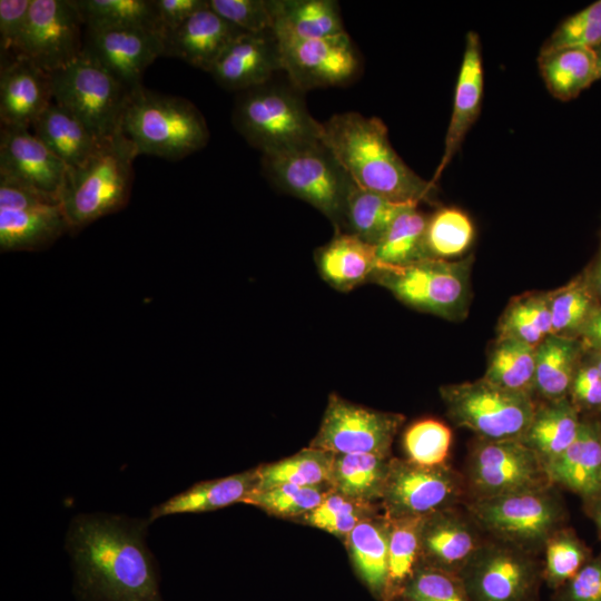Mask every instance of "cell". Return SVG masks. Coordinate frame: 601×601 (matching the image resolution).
<instances>
[{
  "mask_svg": "<svg viewBox=\"0 0 601 601\" xmlns=\"http://www.w3.org/2000/svg\"><path fill=\"white\" fill-rule=\"evenodd\" d=\"M149 519L93 513L72 519L66 535L76 601H165L146 543Z\"/></svg>",
  "mask_w": 601,
  "mask_h": 601,
  "instance_id": "obj_1",
  "label": "cell"
},
{
  "mask_svg": "<svg viewBox=\"0 0 601 601\" xmlns=\"http://www.w3.org/2000/svg\"><path fill=\"white\" fill-rule=\"evenodd\" d=\"M321 140L358 188L397 201H434L436 185L402 160L382 119L356 111L333 115L322 122Z\"/></svg>",
  "mask_w": 601,
  "mask_h": 601,
  "instance_id": "obj_2",
  "label": "cell"
},
{
  "mask_svg": "<svg viewBox=\"0 0 601 601\" xmlns=\"http://www.w3.org/2000/svg\"><path fill=\"white\" fill-rule=\"evenodd\" d=\"M137 156L135 145L120 129L104 139L83 164L69 168L59 201L70 233L75 234L128 204Z\"/></svg>",
  "mask_w": 601,
  "mask_h": 601,
  "instance_id": "obj_3",
  "label": "cell"
},
{
  "mask_svg": "<svg viewBox=\"0 0 601 601\" xmlns=\"http://www.w3.org/2000/svg\"><path fill=\"white\" fill-rule=\"evenodd\" d=\"M120 128L139 155L168 160L185 158L209 140L206 120L191 101L145 87L129 95Z\"/></svg>",
  "mask_w": 601,
  "mask_h": 601,
  "instance_id": "obj_4",
  "label": "cell"
},
{
  "mask_svg": "<svg viewBox=\"0 0 601 601\" xmlns=\"http://www.w3.org/2000/svg\"><path fill=\"white\" fill-rule=\"evenodd\" d=\"M300 92L270 81L238 92L235 129L262 155L322 141V122L312 117Z\"/></svg>",
  "mask_w": 601,
  "mask_h": 601,
  "instance_id": "obj_5",
  "label": "cell"
},
{
  "mask_svg": "<svg viewBox=\"0 0 601 601\" xmlns=\"http://www.w3.org/2000/svg\"><path fill=\"white\" fill-rule=\"evenodd\" d=\"M262 166L274 186L312 205L333 223L336 231H343L353 183L322 141L263 154Z\"/></svg>",
  "mask_w": 601,
  "mask_h": 601,
  "instance_id": "obj_6",
  "label": "cell"
},
{
  "mask_svg": "<svg viewBox=\"0 0 601 601\" xmlns=\"http://www.w3.org/2000/svg\"><path fill=\"white\" fill-rule=\"evenodd\" d=\"M471 268V256L457 260L423 258L403 266L380 264L371 280L416 311L457 321L467 315Z\"/></svg>",
  "mask_w": 601,
  "mask_h": 601,
  "instance_id": "obj_7",
  "label": "cell"
},
{
  "mask_svg": "<svg viewBox=\"0 0 601 601\" xmlns=\"http://www.w3.org/2000/svg\"><path fill=\"white\" fill-rule=\"evenodd\" d=\"M554 486L479 500H469L466 511L492 539L535 554L548 539L564 526L565 511Z\"/></svg>",
  "mask_w": 601,
  "mask_h": 601,
  "instance_id": "obj_8",
  "label": "cell"
},
{
  "mask_svg": "<svg viewBox=\"0 0 601 601\" xmlns=\"http://www.w3.org/2000/svg\"><path fill=\"white\" fill-rule=\"evenodd\" d=\"M440 395L449 418L483 440L521 439L538 404L531 395L502 388L483 377L443 385Z\"/></svg>",
  "mask_w": 601,
  "mask_h": 601,
  "instance_id": "obj_9",
  "label": "cell"
},
{
  "mask_svg": "<svg viewBox=\"0 0 601 601\" xmlns=\"http://www.w3.org/2000/svg\"><path fill=\"white\" fill-rule=\"evenodd\" d=\"M51 75L52 99L100 139L118 132L129 92L97 60L82 53Z\"/></svg>",
  "mask_w": 601,
  "mask_h": 601,
  "instance_id": "obj_10",
  "label": "cell"
},
{
  "mask_svg": "<svg viewBox=\"0 0 601 601\" xmlns=\"http://www.w3.org/2000/svg\"><path fill=\"white\" fill-rule=\"evenodd\" d=\"M463 480L467 501L552 486L544 464L521 439H476Z\"/></svg>",
  "mask_w": 601,
  "mask_h": 601,
  "instance_id": "obj_11",
  "label": "cell"
},
{
  "mask_svg": "<svg viewBox=\"0 0 601 601\" xmlns=\"http://www.w3.org/2000/svg\"><path fill=\"white\" fill-rule=\"evenodd\" d=\"M535 554L484 540L460 573L471 601H538L542 565Z\"/></svg>",
  "mask_w": 601,
  "mask_h": 601,
  "instance_id": "obj_12",
  "label": "cell"
},
{
  "mask_svg": "<svg viewBox=\"0 0 601 601\" xmlns=\"http://www.w3.org/2000/svg\"><path fill=\"white\" fill-rule=\"evenodd\" d=\"M70 227L58 198L0 175V250L36 252Z\"/></svg>",
  "mask_w": 601,
  "mask_h": 601,
  "instance_id": "obj_13",
  "label": "cell"
},
{
  "mask_svg": "<svg viewBox=\"0 0 601 601\" xmlns=\"http://www.w3.org/2000/svg\"><path fill=\"white\" fill-rule=\"evenodd\" d=\"M464 497L463 476L446 463L426 466L392 457L381 506L388 519L425 518Z\"/></svg>",
  "mask_w": 601,
  "mask_h": 601,
  "instance_id": "obj_14",
  "label": "cell"
},
{
  "mask_svg": "<svg viewBox=\"0 0 601 601\" xmlns=\"http://www.w3.org/2000/svg\"><path fill=\"white\" fill-rule=\"evenodd\" d=\"M405 416L353 403L331 393L319 428L309 445L332 454L392 455Z\"/></svg>",
  "mask_w": 601,
  "mask_h": 601,
  "instance_id": "obj_15",
  "label": "cell"
},
{
  "mask_svg": "<svg viewBox=\"0 0 601 601\" xmlns=\"http://www.w3.org/2000/svg\"><path fill=\"white\" fill-rule=\"evenodd\" d=\"M83 40L85 23L76 0H32L12 56L51 73L82 53Z\"/></svg>",
  "mask_w": 601,
  "mask_h": 601,
  "instance_id": "obj_16",
  "label": "cell"
},
{
  "mask_svg": "<svg viewBox=\"0 0 601 601\" xmlns=\"http://www.w3.org/2000/svg\"><path fill=\"white\" fill-rule=\"evenodd\" d=\"M282 70L299 91L344 86L361 69L358 53L347 32L309 40L278 41Z\"/></svg>",
  "mask_w": 601,
  "mask_h": 601,
  "instance_id": "obj_17",
  "label": "cell"
},
{
  "mask_svg": "<svg viewBox=\"0 0 601 601\" xmlns=\"http://www.w3.org/2000/svg\"><path fill=\"white\" fill-rule=\"evenodd\" d=\"M162 35L155 30L85 28L83 52L97 60L129 93L144 87V72L162 57Z\"/></svg>",
  "mask_w": 601,
  "mask_h": 601,
  "instance_id": "obj_18",
  "label": "cell"
},
{
  "mask_svg": "<svg viewBox=\"0 0 601 601\" xmlns=\"http://www.w3.org/2000/svg\"><path fill=\"white\" fill-rule=\"evenodd\" d=\"M68 170L30 128L1 126V176L59 199Z\"/></svg>",
  "mask_w": 601,
  "mask_h": 601,
  "instance_id": "obj_19",
  "label": "cell"
},
{
  "mask_svg": "<svg viewBox=\"0 0 601 601\" xmlns=\"http://www.w3.org/2000/svg\"><path fill=\"white\" fill-rule=\"evenodd\" d=\"M480 531L470 514H462L456 506L423 518L421 564L460 575L484 542Z\"/></svg>",
  "mask_w": 601,
  "mask_h": 601,
  "instance_id": "obj_20",
  "label": "cell"
},
{
  "mask_svg": "<svg viewBox=\"0 0 601 601\" xmlns=\"http://www.w3.org/2000/svg\"><path fill=\"white\" fill-rule=\"evenodd\" d=\"M277 70H282V61L273 31L243 32L224 50L209 73L220 87L240 92L269 82Z\"/></svg>",
  "mask_w": 601,
  "mask_h": 601,
  "instance_id": "obj_21",
  "label": "cell"
},
{
  "mask_svg": "<svg viewBox=\"0 0 601 601\" xmlns=\"http://www.w3.org/2000/svg\"><path fill=\"white\" fill-rule=\"evenodd\" d=\"M52 101L49 72L22 57H1V126L31 128Z\"/></svg>",
  "mask_w": 601,
  "mask_h": 601,
  "instance_id": "obj_22",
  "label": "cell"
},
{
  "mask_svg": "<svg viewBox=\"0 0 601 601\" xmlns=\"http://www.w3.org/2000/svg\"><path fill=\"white\" fill-rule=\"evenodd\" d=\"M243 32L208 4L162 35V57L177 58L209 72L229 43Z\"/></svg>",
  "mask_w": 601,
  "mask_h": 601,
  "instance_id": "obj_23",
  "label": "cell"
},
{
  "mask_svg": "<svg viewBox=\"0 0 601 601\" xmlns=\"http://www.w3.org/2000/svg\"><path fill=\"white\" fill-rule=\"evenodd\" d=\"M484 72L480 37L470 30L465 37L463 58L457 75L452 115L441 160L431 179L439 178L461 148L466 134L476 121L482 105Z\"/></svg>",
  "mask_w": 601,
  "mask_h": 601,
  "instance_id": "obj_24",
  "label": "cell"
},
{
  "mask_svg": "<svg viewBox=\"0 0 601 601\" xmlns=\"http://www.w3.org/2000/svg\"><path fill=\"white\" fill-rule=\"evenodd\" d=\"M546 472L553 486L564 487L583 501L601 494V435L595 420L582 417L575 440Z\"/></svg>",
  "mask_w": 601,
  "mask_h": 601,
  "instance_id": "obj_25",
  "label": "cell"
},
{
  "mask_svg": "<svg viewBox=\"0 0 601 601\" xmlns=\"http://www.w3.org/2000/svg\"><path fill=\"white\" fill-rule=\"evenodd\" d=\"M257 469L200 481L150 510L149 521L184 513H200L244 503L257 489Z\"/></svg>",
  "mask_w": 601,
  "mask_h": 601,
  "instance_id": "obj_26",
  "label": "cell"
},
{
  "mask_svg": "<svg viewBox=\"0 0 601 601\" xmlns=\"http://www.w3.org/2000/svg\"><path fill=\"white\" fill-rule=\"evenodd\" d=\"M315 257L323 279L341 292L371 280L380 267L375 246L347 231H336Z\"/></svg>",
  "mask_w": 601,
  "mask_h": 601,
  "instance_id": "obj_27",
  "label": "cell"
},
{
  "mask_svg": "<svg viewBox=\"0 0 601 601\" xmlns=\"http://www.w3.org/2000/svg\"><path fill=\"white\" fill-rule=\"evenodd\" d=\"M277 41L309 40L346 32L333 0H270Z\"/></svg>",
  "mask_w": 601,
  "mask_h": 601,
  "instance_id": "obj_28",
  "label": "cell"
},
{
  "mask_svg": "<svg viewBox=\"0 0 601 601\" xmlns=\"http://www.w3.org/2000/svg\"><path fill=\"white\" fill-rule=\"evenodd\" d=\"M390 520L378 513L359 522L343 542L358 579L382 601L387 579Z\"/></svg>",
  "mask_w": 601,
  "mask_h": 601,
  "instance_id": "obj_29",
  "label": "cell"
},
{
  "mask_svg": "<svg viewBox=\"0 0 601 601\" xmlns=\"http://www.w3.org/2000/svg\"><path fill=\"white\" fill-rule=\"evenodd\" d=\"M581 420L569 397L538 401L532 420L521 440L539 456L545 469L575 440Z\"/></svg>",
  "mask_w": 601,
  "mask_h": 601,
  "instance_id": "obj_30",
  "label": "cell"
},
{
  "mask_svg": "<svg viewBox=\"0 0 601 601\" xmlns=\"http://www.w3.org/2000/svg\"><path fill=\"white\" fill-rule=\"evenodd\" d=\"M30 129L69 168L83 164L104 140L77 116L55 101L35 120Z\"/></svg>",
  "mask_w": 601,
  "mask_h": 601,
  "instance_id": "obj_31",
  "label": "cell"
},
{
  "mask_svg": "<svg viewBox=\"0 0 601 601\" xmlns=\"http://www.w3.org/2000/svg\"><path fill=\"white\" fill-rule=\"evenodd\" d=\"M538 65L548 91L561 101L575 99L600 79L598 57L592 48H562L539 53Z\"/></svg>",
  "mask_w": 601,
  "mask_h": 601,
  "instance_id": "obj_32",
  "label": "cell"
},
{
  "mask_svg": "<svg viewBox=\"0 0 601 601\" xmlns=\"http://www.w3.org/2000/svg\"><path fill=\"white\" fill-rule=\"evenodd\" d=\"M392 455L333 454L328 483L336 493L381 504Z\"/></svg>",
  "mask_w": 601,
  "mask_h": 601,
  "instance_id": "obj_33",
  "label": "cell"
},
{
  "mask_svg": "<svg viewBox=\"0 0 601 601\" xmlns=\"http://www.w3.org/2000/svg\"><path fill=\"white\" fill-rule=\"evenodd\" d=\"M582 345L578 337L550 335L535 348L534 392L538 401H556L569 396L581 362Z\"/></svg>",
  "mask_w": 601,
  "mask_h": 601,
  "instance_id": "obj_34",
  "label": "cell"
},
{
  "mask_svg": "<svg viewBox=\"0 0 601 601\" xmlns=\"http://www.w3.org/2000/svg\"><path fill=\"white\" fill-rule=\"evenodd\" d=\"M552 335L551 290L513 297L501 314L495 338L516 339L538 347Z\"/></svg>",
  "mask_w": 601,
  "mask_h": 601,
  "instance_id": "obj_35",
  "label": "cell"
},
{
  "mask_svg": "<svg viewBox=\"0 0 601 601\" xmlns=\"http://www.w3.org/2000/svg\"><path fill=\"white\" fill-rule=\"evenodd\" d=\"M418 204L393 200L352 184L345 205L344 231L376 245L404 210Z\"/></svg>",
  "mask_w": 601,
  "mask_h": 601,
  "instance_id": "obj_36",
  "label": "cell"
},
{
  "mask_svg": "<svg viewBox=\"0 0 601 601\" xmlns=\"http://www.w3.org/2000/svg\"><path fill=\"white\" fill-rule=\"evenodd\" d=\"M535 348L516 339L495 338L483 378L502 388L535 397Z\"/></svg>",
  "mask_w": 601,
  "mask_h": 601,
  "instance_id": "obj_37",
  "label": "cell"
},
{
  "mask_svg": "<svg viewBox=\"0 0 601 601\" xmlns=\"http://www.w3.org/2000/svg\"><path fill=\"white\" fill-rule=\"evenodd\" d=\"M388 520L387 579L382 601H400L404 587L421 564L420 531L423 518Z\"/></svg>",
  "mask_w": 601,
  "mask_h": 601,
  "instance_id": "obj_38",
  "label": "cell"
},
{
  "mask_svg": "<svg viewBox=\"0 0 601 601\" xmlns=\"http://www.w3.org/2000/svg\"><path fill=\"white\" fill-rule=\"evenodd\" d=\"M332 459V453L308 446L288 457L260 464L256 466L258 474L256 490L282 484H329Z\"/></svg>",
  "mask_w": 601,
  "mask_h": 601,
  "instance_id": "obj_39",
  "label": "cell"
},
{
  "mask_svg": "<svg viewBox=\"0 0 601 601\" xmlns=\"http://www.w3.org/2000/svg\"><path fill=\"white\" fill-rule=\"evenodd\" d=\"M428 216L412 207L404 210L375 245L382 265L403 266L426 258L425 231Z\"/></svg>",
  "mask_w": 601,
  "mask_h": 601,
  "instance_id": "obj_40",
  "label": "cell"
},
{
  "mask_svg": "<svg viewBox=\"0 0 601 601\" xmlns=\"http://www.w3.org/2000/svg\"><path fill=\"white\" fill-rule=\"evenodd\" d=\"M76 3L86 29L141 28L160 32L152 0H76Z\"/></svg>",
  "mask_w": 601,
  "mask_h": 601,
  "instance_id": "obj_41",
  "label": "cell"
},
{
  "mask_svg": "<svg viewBox=\"0 0 601 601\" xmlns=\"http://www.w3.org/2000/svg\"><path fill=\"white\" fill-rule=\"evenodd\" d=\"M475 229L469 215L456 207H442L428 216L425 231L426 258L452 260L472 246Z\"/></svg>",
  "mask_w": 601,
  "mask_h": 601,
  "instance_id": "obj_42",
  "label": "cell"
},
{
  "mask_svg": "<svg viewBox=\"0 0 601 601\" xmlns=\"http://www.w3.org/2000/svg\"><path fill=\"white\" fill-rule=\"evenodd\" d=\"M380 510L381 504L356 501L332 490L317 508L294 523L323 530L344 542L359 522L381 513Z\"/></svg>",
  "mask_w": 601,
  "mask_h": 601,
  "instance_id": "obj_43",
  "label": "cell"
},
{
  "mask_svg": "<svg viewBox=\"0 0 601 601\" xmlns=\"http://www.w3.org/2000/svg\"><path fill=\"white\" fill-rule=\"evenodd\" d=\"M331 491L329 484H282L255 490L244 503L254 505L270 516L294 522L317 508Z\"/></svg>",
  "mask_w": 601,
  "mask_h": 601,
  "instance_id": "obj_44",
  "label": "cell"
},
{
  "mask_svg": "<svg viewBox=\"0 0 601 601\" xmlns=\"http://www.w3.org/2000/svg\"><path fill=\"white\" fill-rule=\"evenodd\" d=\"M598 303L585 275L551 290L552 335L578 337Z\"/></svg>",
  "mask_w": 601,
  "mask_h": 601,
  "instance_id": "obj_45",
  "label": "cell"
},
{
  "mask_svg": "<svg viewBox=\"0 0 601 601\" xmlns=\"http://www.w3.org/2000/svg\"><path fill=\"white\" fill-rule=\"evenodd\" d=\"M542 577L546 585L556 591L571 580L591 559L590 552L569 528L555 531L543 548Z\"/></svg>",
  "mask_w": 601,
  "mask_h": 601,
  "instance_id": "obj_46",
  "label": "cell"
},
{
  "mask_svg": "<svg viewBox=\"0 0 601 601\" xmlns=\"http://www.w3.org/2000/svg\"><path fill=\"white\" fill-rule=\"evenodd\" d=\"M451 443V428L435 418L412 423L403 435L406 459L426 466L445 464Z\"/></svg>",
  "mask_w": 601,
  "mask_h": 601,
  "instance_id": "obj_47",
  "label": "cell"
},
{
  "mask_svg": "<svg viewBox=\"0 0 601 601\" xmlns=\"http://www.w3.org/2000/svg\"><path fill=\"white\" fill-rule=\"evenodd\" d=\"M601 45V0L564 19L544 41L540 53L562 48H592Z\"/></svg>",
  "mask_w": 601,
  "mask_h": 601,
  "instance_id": "obj_48",
  "label": "cell"
},
{
  "mask_svg": "<svg viewBox=\"0 0 601 601\" xmlns=\"http://www.w3.org/2000/svg\"><path fill=\"white\" fill-rule=\"evenodd\" d=\"M400 601H471L459 574L420 564Z\"/></svg>",
  "mask_w": 601,
  "mask_h": 601,
  "instance_id": "obj_49",
  "label": "cell"
},
{
  "mask_svg": "<svg viewBox=\"0 0 601 601\" xmlns=\"http://www.w3.org/2000/svg\"><path fill=\"white\" fill-rule=\"evenodd\" d=\"M221 18L247 33L273 30L270 0H208Z\"/></svg>",
  "mask_w": 601,
  "mask_h": 601,
  "instance_id": "obj_50",
  "label": "cell"
},
{
  "mask_svg": "<svg viewBox=\"0 0 601 601\" xmlns=\"http://www.w3.org/2000/svg\"><path fill=\"white\" fill-rule=\"evenodd\" d=\"M555 592V601H601V555L591 558Z\"/></svg>",
  "mask_w": 601,
  "mask_h": 601,
  "instance_id": "obj_51",
  "label": "cell"
},
{
  "mask_svg": "<svg viewBox=\"0 0 601 601\" xmlns=\"http://www.w3.org/2000/svg\"><path fill=\"white\" fill-rule=\"evenodd\" d=\"M32 0H0L1 57L14 53L23 33Z\"/></svg>",
  "mask_w": 601,
  "mask_h": 601,
  "instance_id": "obj_52",
  "label": "cell"
},
{
  "mask_svg": "<svg viewBox=\"0 0 601 601\" xmlns=\"http://www.w3.org/2000/svg\"><path fill=\"white\" fill-rule=\"evenodd\" d=\"M568 397L579 412L601 411V375L594 359L579 363Z\"/></svg>",
  "mask_w": 601,
  "mask_h": 601,
  "instance_id": "obj_53",
  "label": "cell"
},
{
  "mask_svg": "<svg viewBox=\"0 0 601 601\" xmlns=\"http://www.w3.org/2000/svg\"><path fill=\"white\" fill-rule=\"evenodd\" d=\"M152 3L161 35L176 29L209 4L208 0H152Z\"/></svg>",
  "mask_w": 601,
  "mask_h": 601,
  "instance_id": "obj_54",
  "label": "cell"
},
{
  "mask_svg": "<svg viewBox=\"0 0 601 601\" xmlns=\"http://www.w3.org/2000/svg\"><path fill=\"white\" fill-rule=\"evenodd\" d=\"M594 352H601V305L591 314L581 328L578 338Z\"/></svg>",
  "mask_w": 601,
  "mask_h": 601,
  "instance_id": "obj_55",
  "label": "cell"
},
{
  "mask_svg": "<svg viewBox=\"0 0 601 601\" xmlns=\"http://www.w3.org/2000/svg\"><path fill=\"white\" fill-rule=\"evenodd\" d=\"M585 278L597 300L601 302V247Z\"/></svg>",
  "mask_w": 601,
  "mask_h": 601,
  "instance_id": "obj_56",
  "label": "cell"
},
{
  "mask_svg": "<svg viewBox=\"0 0 601 601\" xmlns=\"http://www.w3.org/2000/svg\"><path fill=\"white\" fill-rule=\"evenodd\" d=\"M587 514L593 521L601 536V494L583 501Z\"/></svg>",
  "mask_w": 601,
  "mask_h": 601,
  "instance_id": "obj_57",
  "label": "cell"
},
{
  "mask_svg": "<svg viewBox=\"0 0 601 601\" xmlns=\"http://www.w3.org/2000/svg\"><path fill=\"white\" fill-rule=\"evenodd\" d=\"M595 52L598 57L599 78H601V45L595 48Z\"/></svg>",
  "mask_w": 601,
  "mask_h": 601,
  "instance_id": "obj_58",
  "label": "cell"
},
{
  "mask_svg": "<svg viewBox=\"0 0 601 601\" xmlns=\"http://www.w3.org/2000/svg\"><path fill=\"white\" fill-rule=\"evenodd\" d=\"M594 353H595V356L593 359L601 375V352H594Z\"/></svg>",
  "mask_w": 601,
  "mask_h": 601,
  "instance_id": "obj_59",
  "label": "cell"
},
{
  "mask_svg": "<svg viewBox=\"0 0 601 601\" xmlns=\"http://www.w3.org/2000/svg\"><path fill=\"white\" fill-rule=\"evenodd\" d=\"M599 426L600 435H601V420H595Z\"/></svg>",
  "mask_w": 601,
  "mask_h": 601,
  "instance_id": "obj_60",
  "label": "cell"
}]
</instances>
